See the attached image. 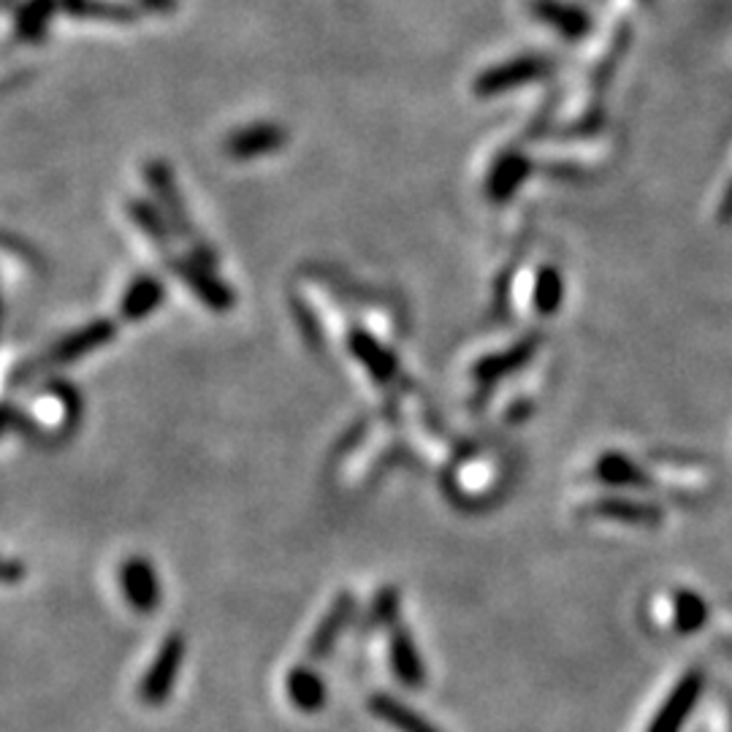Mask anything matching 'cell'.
<instances>
[{
  "mask_svg": "<svg viewBox=\"0 0 732 732\" xmlns=\"http://www.w3.org/2000/svg\"><path fill=\"white\" fill-rule=\"evenodd\" d=\"M184 651H188L184 638L180 635V632H171V635L163 641L161 649H158L156 660H152L150 668H147L144 679H141V684H139L141 703L158 709V705H163L166 700L171 698L177 681H180Z\"/></svg>",
  "mask_w": 732,
  "mask_h": 732,
  "instance_id": "6da1fadb",
  "label": "cell"
},
{
  "mask_svg": "<svg viewBox=\"0 0 732 732\" xmlns=\"http://www.w3.org/2000/svg\"><path fill=\"white\" fill-rule=\"evenodd\" d=\"M120 589L126 596L128 608L141 613V616H150L161 608L163 589L161 578H158L156 564L144 556H131L122 562L120 568Z\"/></svg>",
  "mask_w": 732,
  "mask_h": 732,
  "instance_id": "7a4b0ae2",
  "label": "cell"
},
{
  "mask_svg": "<svg viewBox=\"0 0 732 732\" xmlns=\"http://www.w3.org/2000/svg\"><path fill=\"white\" fill-rule=\"evenodd\" d=\"M700 692H703V673L692 670V673H686L684 679L675 684L673 692L668 694V700L662 703L654 722L649 724V732H681L689 711H692L694 703H698Z\"/></svg>",
  "mask_w": 732,
  "mask_h": 732,
  "instance_id": "3957f363",
  "label": "cell"
},
{
  "mask_svg": "<svg viewBox=\"0 0 732 732\" xmlns=\"http://www.w3.org/2000/svg\"><path fill=\"white\" fill-rule=\"evenodd\" d=\"M353 613H355V594L353 592L337 594L331 608L325 611V616L321 619V624H318L315 632H312L310 645H307L310 660H325V656L334 651V645L340 641L342 632L348 630Z\"/></svg>",
  "mask_w": 732,
  "mask_h": 732,
  "instance_id": "277c9868",
  "label": "cell"
},
{
  "mask_svg": "<svg viewBox=\"0 0 732 732\" xmlns=\"http://www.w3.org/2000/svg\"><path fill=\"white\" fill-rule=\"evenodd\" d=\"M389 656H391L393 675H397L404 686L421 689L427 684V664H423V656L421 651H418L415 638H412L402 624L393 626L389 641Z\"/></svg>",
  "mask_w": 732,
  "mask_h": 732,
  "instance_id": "5b68a950",
  "label": "cell"
},
{
  "mask_svg": "<svg viewBox=\"0 0 732 732\" xmlns=\"http://www.w3.org/2000/svg\"><path fill=\"white\" fill-rule=\"evenodd\" d=\"M367 705L374 719H380V722L389 724V728L397 732H442L434 722H429L423 713H418L412 705L393 698L389 692H374Z\"/></svg>",
  "mask_w": 732,
  "mask_h": 732,
  "instance_id": "8992f818",
  "label": "cell"
},
{
  "mask_svg": "<svg viewBox=\"0 0 732 732\" xmlns=\"http://www.w3.org/2000/svg\"><path fill=\"white\" fill-rule=\"evenodd\" d=\"M589 513L596 519L619 521V524L630 527H656L662 524V508L651 502L641 500H624V497H605V500H596Z\"/></svg>",
  "mask_w": 732,
  "mask_h": 732,
  "instance_id": "52a82bcc",
  "label": "cell"
},
{
  "mask_svg": "<svg viewBox=\"0 0 732 732\" xmlns=\"http://www.w3.org/2000/svg\"><path fill=\"white\" fill-rule=\"evenodd\" d=\"M285 689L288 700H291L301 713H318L325 705V700H329L325 681L312 668H304V664H299V668H293L291 673H288Z\"/></svg>",
  "mask_w": 732,
  "mask_h": 732,
  "instance_id": "ba28073f",
  "label": "cell"
},
{
  "mask_svg": "<svg viewBox=\"0 0 732 732\" xmlns=\"http://www.w3.org/2000/svg\"><path fill=\"white\" fill-rule=\"evenodd\" d=\"M534 14L538 20L549 22L551 28H556L559 33H564L568 39L578 41L589 33L592 22H589V14L578 6L564 3V0H534Z\"/></svg>",
  "mask_w": 732,
  "mask_h": 732,
  "instance_id": "9c48e42d",
  "label": "cell"
},
{
  "mask_svg": "<svg viewBox=\"0 0 732 732\" xmlns=\"http://www.w3.org/2000/svg\"><path fill=\"white\" fill-rule=\"evenodd\" d=\"M545 71H549V63L540 58L515 60V63L500 66V69L485 73L481 79V92H497V90L515 88V84H527L532 82V79L543 77Z\"/></svg>",
  "mask_w": 732,
  "mask_h": 732,
  "instance_id": "30bf717a",
  "label": "cell"
},
{
  "mask_svg": "<svg viewBox=\"0 0 732 732\" xmlns=\"http://www.w3.org/2000/svg\"><path fill=\"white\" fill-rule=\"evenodd\" d=\"M594 475L600 478L602 483L608 485H619V489H649L651 478L645 475L641 467L635 461H630L621 453H605L594 467Z\"/></svg>",
  "mask_w": 732,
  "mask_h": 732,
  "instance_id": "8fae6325",
  "label": "cell"
},
{
  "mask_svg": "<svg viewBox=\"0 0 732 732\" xmlns=\"http://www.w3.org/2000/svg\"><path fill=\"white\" fill-rule=\"evenodd\" d=\"M280 141H282V133L277 131V128H269V126L250 128V131H242V133H237V137H231L229 152L237 158H252V156H261V152H267V150H274Z\"/></svg>",
  "mask_w": 732,
  "mask_h": 732,
  "instance_id": "7c38bea8",
  "label": "cell"
},
{
  "mask_svg": "<svg viewBox=\"0 0 732 732\" xmlns=\"http://www.w3.org/2000/svg\"><path fill=\"white\" fill-rule=\"evenodd\" d=\"M709 608H705L703 596L694 592H679L675 594V630L681 635H692L700 626L705 624Z\"/></svg>",
  "mask_w": 732,
  "mask_h": 732,
  "instance_id": "4fadbf2b",
  "label": "cell"
},
{
  "mask_svg": "<svg viewBox=\"0 0 732 732\" xmlns=\"http://www.w3.org/2000/svg\"><path fill=\"white\" fill-rule=\"evenodd\" d=\"M399 589L385 586L374 594V600L369 602L367 613V630H383V626H397L399 624Z\"/></svg>",
  "mask_w": 732,
  "mask_h": 732,
  "instance_id": "5bb4252c",
  "label": "cell"
},
{
  "mask_svg": "<svg viewBox=\"0 0 732 732\" xmlns=\"http://www.w3.org/2000/svg\"><path fill=\"white\" fill-rule=\"evenodd\" d=\"M107 334H112V325H107V323L90 325V329L79 331L77 337H71L69 342L60 344V348L54 350V359L63 361V359H71V355L84 353V350H92L96 344H101L103 340H107Z\"/></svg>",
  "mask_w": 732,
  "mask_h": 732,
  "instance_id": "9a60e30c",
  "label": "cell"
},
{
  "mask_svg": "<svg viewBox=\"0 0 732 732\" xmlns=\"http://www.w3.org/2000/svg\"><path fill=\"white\" fill-rule=\"evenodd\" d=\"M559 301H562V277L553 272V269H543L538 285V307L543 312H553Z\"/></svg>",
  "mask_w": 732,
  "mask_h": 732,
  "instance_id": "2e32d148",
  "label": "cell"
},
{
  "mask_svg": "<svg viewBox=\"0 0 732 732\" xmlns=\"http://www.w3.org/2000/svg\"><path fill=\"white\" fill-rule=\"evenodd\" d=\"M158 301H161V285H158V282L144 280L133 288L131 301H128V312H131V315H141V312L152 310Z\"/></svg>",
  "mask_w": 732,
  "mask_h": 732,
  "instance_id": "e0dca14e",
  "label": "cell"
},
{
  "mask_svg": "<svg viewBox=\"0 0 732 732\" xmlns=\"http://www.w3.org/2000/svg\"><path fill=\"white\" fill-rule=\"evenodd\" d=\"M22 575H24V564L17 562V559H6V564H3L6 583H17Z\"/></svg>",
  "mask_w": 732,
  "mask_h": 732,
  "instance_id": "ac0fdd59",
  "label": "cell"
},
{
  "mask_svg": "<svg viewBox=\"0 0 732 732\" xmlns=\"http://www.w3.org/2000/svg\"><path fill=\"white\" fill-rule=\"evenodd\" d=\"M719 220H722V223H730L732 220V184L728 188V193H724L722 204H719Z\"/></svg>",
  "mask_w": 732,
  "mask_h": 732,
  "instance_id": "d6986e66",
  "label": "cell"
}]
</instances>
